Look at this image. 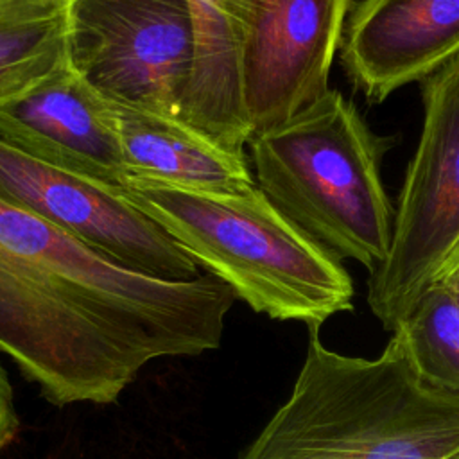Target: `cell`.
<instances>
[{"mask_svg": "<svg viewBox=\"0 0 459 459\" xmlns=\"http://www.w3.org/2000/svg\"><path fill=\"white\" fill-rule=\"evenodd\" d=\"M68 61L102 97L181 120L194 66L188 0H70Z\"/></svg>", "mask_w": 459, "mask_h": 459, "instance_id": "6", "label": "cell"}, {"mask_svg": "<svg viewBox=\"0 0 459 459\" xmlns=\"http://www.w3.org/2000/svg\"><path fill=\"white\" fill-rule=\"evenodd\" d=\"M20 429L11 380L0 364V452L13 441Z\"/></svg>", "mask_w": 459, "mask_h": 459, "instance_id": "15", "label": "cell"}, {"mask_svg": "<svg viewBox=\"0 0 459 459\" xmlns=\"http://www.w3.org/2000/svg\"><path fill=\"white\" fill-rule=\"evenodd\" d=\"M247 147L256 186L303 233L369 271L384 262L394 224L384 147L342 93L328 90Z\"/></svg>", "mask_w": 459, "mask_h": 459, "instance_id": "4", "label": "cell"}, {"mask_svg": "<svg viewBox=\"0 0 459 459\" xmlns=\"http://www.w3.org/2000/svg\"><path fill=\"white\" fill-rule=\"evenodd\" d=\"M0 140L106 186L127 181L108 100L68 59L32 86L0 100Z\"/></svg>", "mask_w": 459, "mask_h": 459, "instance_id": "9", "label": "cell"}, {"mask_svg": "<svg viewBox=\"0 0 459 459\" xmlns=\"http://www.w3.org/2000/svg\"><path fill=\"white\" fill-rule=\"evenodd\" d=\"M120 194L255 312L319 330L353 307L341 258L290 222L256 186L204 192L127 179Z\"/></svg>", "mask_w": 459, "mask_h": 459, "instance_id": "3", "label": "cell"}, {"mask_svg": "<svg viewBox=\"0 0 459 459\" xmlns=\"http://www.w3.org/2000/svg\"><path fill=\"white\" fill-rule=\"evenodd\" d=\"M421 84L420 142L400 188L387 256L368 280V305L389 332L459 264V56Z\"/></svg>", "mask_w": 459, "mask_h": 459, "instance_id": "5", "label": "cell"}, {"mask_svg": "<svg viewBox=\"0 0 459 459\" xmlns=\"http://www.w3.org/2000/svg\"><path fill=\"white\" fill-rule=\"evenodd\" d=\"M240 459H459V394L421 377L400 328L377 357L312 330L290 394Z\"/></svg>", "mask_w": 459, "mask_h": 459, "instance_id": "2", "label": "cell"}, {"mask_svg": "<svg viewBox=\"0 0 459 459\" xmlns=\"http://www.w3.org/2000/svg\"><path fill=\"white\" fill-rule=\"evenodd\" d=\"M233 290L111 262L0 197V353L54 405L111 403L152 360L222 342Z\"/></svg>", "mask_w": 459, "mask_h": 459, "instance_id": "1", "label": "cell"}, {"mask_svg": "<svg viewBox=\"0 0 459 459\" xmlns=\"http://www.w3.org/2000/svg\"><path fill=\"white\" fill-rule=\"evenodd\" d=\"M396 328L421 377L459 394V294L434 285Z\"/></svg>", "mask_w": 459, "mask_h": 459, "instance_id": "14", "label": "cell"}, {"mask_svg": "<svg viewBox=\"0 0 459 459\" xmlns=\"http://www.w3.org/2000/svg\"><path fill=\"white\" fill-rule=\"evenodd\" d=\"M351 0H247L242 99L251 134L290 118L330 86Z\"/></svg>", "mask_w": 459, "mask_h": 459, "instance_id": "8", "label": "cell"}, {"mask_svg": "<svg viewBox=\"0 0 459 459\" xmlns=\"http://www.w3.org/2000/svg\"><path fill=\"white\" fill-rule=\"evenodd\" d=\"M70 0H0V100L68 59Z\"/></svg>", "mask_w": 459, "mask_h": 459, "instance_id": "13", "label": "cell"}, {"mask_svg": "<svg viewBox=\"0 0 459 459\" xmlns=\"http://www.w3.org/2000/svg\"><path fill=\"white\" fill-rule=\"evenodd\" d=\"M439 285V283H437ZM441 285H445V287H448L450 290H454V292H457L459 294V264L452 269V273L441 281Z\"/></svg>", "mask_w": 459, "mask_h": 459, "instance_id": "16", "label": "cell"}, {"mask_svg": "<svg viewBox=\"0 0 459 459\" xmlns=\"http://www.w3.org/2000/svg\"><path fill=\"white\" fill-rule=\"evenodd\" d=\"M0 197L50 222L131 271L172 281L203 267L118 186H106L34 160L0 140Z\"/></svg>", "mask_w": 459, "mask_h": 459, "instance_id": "7", "label": "cell"}, {"mask_svg": "<svg viewBox=\"0 0 459 459\" xmlns=\"http://www.w3.org/2000/svg\"><path fill=\"white\" fill-rule=\"evenodd\" d=\"M339 50L350 82L380 104L459 56V0H359Z\"/></svg>", "mask_w": 459, "mask_h": 459, "instance_id": "10", "label": "cell"}, {"mask_svg": "<svg viewBox=\"0 0 459 459\" xmlns=\"http://www.w3.org/2000/svg\"><path fill=\"white\" fill-rule=\"evenodd\" d=\"M106 100L122 145L127 179L228 194L256 185L246 154L230 152L178 118Z\"/></svg>", "mask_w": 459, "mask_h": 459, "instance_id": "12", "label": "cell"}, {"mask_svg": "<svg viewBox=\"0 0 459 459\" xmlns=\"http://www.w3.org/2000/svg\"><path fill=\"white\" fill-rule=\"evenodd\" d=\"M194 66L181 122L224 149L244 154L251 127L242 99L247 0H188Z\"/></svg>", "mask_w": 459, "mask_h": 459, "instance_id": "11", "label": "cell"}]
</instances>
